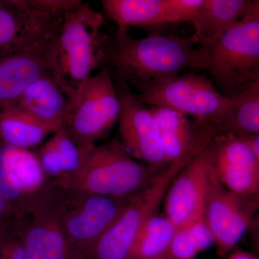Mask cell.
I'll return each instance as SVG.
<instances>
[{
    "instance_id": "1",
    "label": "cell",
    "mask_w": 259,
    "mask_h": 259,
    "mask_svg": "<svg viewBox=\"0 0 259 259\" xmlns=\"http://www.w3.org/2000/svg\"><path fill=\"white\" fill-rule=\"evenodd\" d=\"M106 60L121 79L143 94L177 77L184 70L204 69L205 51L191 38L158 34L134 38L126 31L117 32L109 44Z\"/></svg>"
},
{
    "instance_id": "2",
    "label": "cell",
    "mask_w": 259,
    "mask_h": 259,
    "mask_svg": "<svg viewBox=\"0 0 259 259\" xmlns=\"http://www.w3.org/2000/svg\"><path fill=\"white\" fill-rule=\"evenodd\" d=\"M104 25L102 13L81 2L63 16L51 40V74L69 99L71 112L94 71L106 60Z\"/></svg>"
},
{
    "instance_id": "3",
    "label": "cell",
    "mask_w": 259,
    "mask_h": 259,
    "mask_svg": "<svg viewBox=\"0 0 259 259\" xmlns=\"http://www.w3.org/2000/svg\"><path fill=\"white\" fill-rule=\"evenodd\" d=\"M81 156L77 170L52 179L53 185L61 190L125 198L142 190L157 175L117 143L95 146Z\"/></svg>"
},
{
    "instance_id": "4",
    "label": "cell",
    "mask_w": 259,
    "mask_h": 259,
    "mask_svg": "<svg viewBox=\"0 0 259 259\" xmlns=\"http://www.w3.org/2000/svg\"><path fill=\"white\" fill-rule=\"evenodd\" d=\"M191 160L167 165L142 190L131 196L125 208L84 259H131L144 227L164 200L170 185Z\"/></svg>"
},
{
    "instance_id": "5",
    "label": "cell",
    "mask_w": 259,
    "mask_h": 259,
    "mask_svg": "<svg viewBox=\"0 0 259 259\" xmlns=\"http://www.w3.org/2000/svg\"><path fill=\"white\" fill-rule=\"evenodd\" d=\"M204 47L205 68L229 96L259 79V24L241 20L216 41Z\"/></svg>"
},
{
    "instance_id": "6",
    "label": "cell",
    "mask_w": 259,
    "mask_h": 259,
    "mask_svg": "<svg viewBox=\"0 0 259 259\" xmlns=\"http://www.w3.org/2000/svg\"><path fill=\"white\" fill-rule=\"evenodd\" d=\"M129 197H106L56 187L53 202L61 226L83 259L119 217Z\"/></svg>"
},
{
    "instance_id": "7",
    "label": "cell",
    "mask_w": 259,
    "mask_h": 259,
    "mask_svg": "<svg viewBox=\"0 0 259 259\" xmlns=\"http://www.w3.org/2000/svg\"><path fill=\"white\" fill-rule=\"evenodd\" d=\"M56 190L37 153L26 148L0 145V194L18 218L49 203Z\"/></svg>"
},
{
    "instance_id": "8",
    "label": "cell",
    "mask_w": 259,
    "mask_h": 259,
    "mask_svg": "<svg viewBox=\"0 0 259 259\" xmlns=\"http://www.w3.org/2000/svg\"><path fill=\"white\" fill-rule=\"evenodd\" d=\"M153 107H165L192 116L199 122L214 124L227 131V97L202 75H179L138 97Z\"/></svg>"
},
{
    "instance_id": "9",
    "label": "cell",
    "mask_w": 259,
    "mask_h": 259,
    "mask_svg": "<svg viewBox=\"0 0 259 259\" xmlns=\"http://www.w3.org/2000/svg\"><path fill=\"white\" fill-rule=\"evenodd\" d=\"M120 111V97L110 71L101 69L87 83L65 128L83 154L107 136L119 120Z\"/></svg>"
},
{
    "instance_id": "10",
    "label": "cell",
    "mask_w": 259,
    "mask_h": 259,
    "mask_svg": "<svg viewBox=\"0 0 259 259\" xmlns=\"http://www.w3.org/2000/svg\"><path fill=\"white\" fill-rule=\"evenodd\" d=\"M64 15L45 0H0V56L50 42Z\"/></svg>"
},
{
    "instance_id": "11",
    "label": "cell",
    "mask_w": 259,
    "mask_h": 259,
    "mask_svg": "<svg viewBox=\"0 0 259 259\" xmlns=\"http://www.w3.org/2000/svg\"><path fill=\"white\" fill-rule=\"evenodd\" d=\"M258 202L259 196L240 197L227 190L212 167L204 219L221 256L230 254L248 232Z\"/></svg>"
},
{
    "instance_id": "12",
    "label": "cell",
    "mask_w": 259,
    "mask_h": 259,
    "mask_svg": "<svg viewBox=\"0 0 259 259\" xmlns=\"http://www.w3.org/2000/svg\"><path fill=\"white\" fill-rule=\"evenodd\" d=\"M212 172L209 144L172 182L165 196L164 215L177 228L204 217Z\"/></svg>"
},
{
    "instance_id": "13",
    "label": "cell",
    "mask_w": 259,
    "mask_h": 259,
    "mask_svg": "<svg viewBox=\"0 0 259 259\" xmlns=\"http://www.w3.org/2000/svg\"><path fill=\"white\" fill-rule=\"evenodd\" d=\"M210 146L213 170L223 187L240 197H258L259 163L250 145L239 134L226 131Z\"/></svg>"
},
{
    "instance_id": "14",
    "label": "cell",
    "mask_w": 259,
    "mask_h": 259,
    "mask_svg": "<svg viewBox=\"0 0 259 259\" xmlns=\"http://www.w3.org/2000/svg\"><path fill=\"white\" fill-rule=\"evenodd\" d=\"M121 147L129 156L156 169L166 164L161 136L153 112L129 92L119 94Z\"/></svg>"
},
{
    "instance_id": "15",
    "label": "cell",
    "mask_w": 259,
    "mask_h": 259,
    "mask_svg": "<svg viewBox=\"0 0 259 259\" xmlns=\"http://www.w3.org/2000/svg\"><path fill=\"white\" fill-rule=\"evenodd\" d=\"M151 110L157 122L167 165L193 159L224 131L221 126L202 122L196 131L184 114L165 107H152Z\"/></svg>"
},
{
    "instance_id": "16",
    "label": "cell",
    "mask_w": 259,
    "mask_h": 259,
    "mask_svg": "<svg viewBox=\"0 0 259 259\" xmlns=\"http://www.w3.org/2000/svg\"><path fill=\"white\" fill-rule=\"evenodd\" d=\"M53 201L20 220L19 241L32 259H83L65 235Z\"/></svg>"
},
{
    "instance_id": "17",
    "label": "cell",
    "mask_w": 259,
    "mask_h": 259,
    "mask_svg": "<svg viewBox=\"0 0 259 259\" xmlns=\"http://www.w3.org/2000/svg\"><path fill=\"white\" fill-rule=\"evenodd\" d=\"M51 42L0 56V109L18 103L32 83L51 74Z\"/></svg>"
},
{
    "instance_id": "18",
    "label": "cell",
    "mask_w": 259,
    "mask_h": 259,
    "mask_svg": "<svg viewBox=\"0 0 259 259\" xmlns=\"http://www.w3.org/2000/svg\"><path fill=\"white\" fill-rule=\"evenodd\" d=\"M17 105L56 132L65 127L71 114L69 99L51 74L32 83Z\"/></svg>"
},
{
    "instance_id": "19",
    "label": "cell",
    "mask_w": 259,
    "mask_h": 259,
    "mask_svg": "<svg viewBox=\"0 0 259 259\" xmlns=\"http://www.w3.org/2000/svg\"><path fill=\"white\" fill-rule=\"evenodd\" d=\"M251 0H203L192 20L194 32L191 40L207 47L244 16Z\"/></svg>"
},
{
    "instance_id": "20",
    "label": "cell",
    "mask_w": 259,
    "mask_h": 259,
    "mask_svg": "<svg viewBox=\"0 0 259 259\" xmlns=\"http://www.w3.org/2000/svg\"><path fill=\"white\" fill-rule=\"evenodd\" d=\"M56 131L15 104L0 109V137L15 147H34Z\"/></svg>"
},
{
    "instance_id": "21",
    "label": "cell",
    "mask_w": 259,
    "mask_h": 259,
    "mask_svg": "<svg viewBox=\"0 0 259 259\" xmlns=\"http://www.w3.org/2000/svg\"><path fill=\"white\" fill-rule=\"evenodd\" d=\"M102 5L119 33L127 31L129 27L165 24V0H104Z\"/></svg>"
},
{
    "instance_id": "22",
    "label": "cell",
    "mask_w": 259,
    "mask_h": 259,
    "mask_svg": "<svg viewBox=\"0 0 259 259\" xmlns=\"http://www.w3.org/2000/svg\"><path fill=\"white\" fill-rule=\"evenodd\" d=\"M42 169L51 180L77 170L82 156L66 128L59 130L37 153Z\"/></svg>"
},
{
    "instance_id": "23",
    "label": "cell",
    "mask_w": 259,
    "mask_h": 259,
    "mask_svg": "<svg viewBox=\"0 0 259 259\" xmlns=\"http://www.w3.org/2000/svg\"><path fill=\"white\" fill-rule=\"evenodd\" d=\"M227 131L259 135V79L227 96Z\"/></svg>"
},
{
    "instance_id": "24",
    "label": "cell",
    "mask_w": 259,
    "mask_h": 259,
    "mask_svg": "<svg viewBox=\"0 0 259 259\" xmlns=\"http://www.w3.org/2000/svg\"><path fill=\"white\" fill-rule=\"evenodd\" d=\"M177 228L165 215L156 214L140 235L131 259H159L168 256Z\"/></svg>"
},
{
    "instance_id": "25",
    "label": "cell",
    "mask_w": 259,
    "mask_h": 259,
    "mask_svg": "<svg viewBox=\"0 0 259 259\" xmlns=\"http://www.w3.org/2000/svg\"><path fill=\"white\" fill-rule=\"evenodd\" d=\"M214 240L204 217L177 228L172 241L169 259H195L207 250Z\"/></svg>"
},
{
    "instance_id": "26",
    "label": "cell",
    "mask_w": 259,
    "mask_h": 259,
    "mask_svg": "<svg viewBox=\"0 0 259 259\" xmlns=\"http://www.w3.org/2000/svg\"><path fill=\"white\" fill-rule=\"evenodd\" d=\"M203 0H165V23L192 21Z\"/></svg>"
},
{
    "instance_id": "27",
    "label": "cell",
    "mask_w": 259,
    "mask_h": 259,
    "mask_svg": "<svg viewBox=\"0 0 259 259\" xmlns=\"http://www.w3.org/2000/svg\"><path fill=\"white\" fill-rule=\"evenodd\" d=\"M0 259H32L21 242L5 238L0 245Z\"/></svg>"
},
{
    "instance_id": "28",
    "label": "cell",
    "mask_w": 259,
    "mask_h": 259,
    "mask_svg": "<svg viewBox=\"0 0 259 259\" xmlns=\"http://www.w3.org/2000/svg\"><path fill=\"white\" fill-rule=\"evenodd\" d=\"M11 217H15L19 220L14 209L0 194V239L5 238V236H7L9 226L8 223Z\"/></svg>"
},
{
    "instance_id": "29",
    "label": "cell",
    "mask_w": 259,
    "mask_h": 259,
    "mask_svg": "<svg viewBox=\"0 0 259 259\" xmlns=\"http://www.w3.org/2000/svg\"><path fill=\"white\" fill-rule=\"evenodd\" d=\"M250 237V243L254 250V254L259 257V202L258 207L250 221L248 230Z\"/></svg>"
},
{
    "instance_id": "30",
    "label": "cell",
    "mask_w": 259,
    "mask_h": 259,
    "mask_svg": "<svg viewBox=\"0 0 259 259\" xmlns=\"http://www.w3.org/2000/svg\"><path fill=\"white\" fill-rule=\"evenodd\" d=\"M241 20H253L259 24V0H251L249 8Z\"/></svg>"
},
{
    "instance_id": "31",
    "label": "cell",
    "mask_w": 259,
    "mask_h": 259,
    "mask_svg": "<svg viewBox=\"0 0 259 259\" xmlns=\"http://www.w3.org/2000/svg\"><path fill=\"white\" fill-rule=\"evenodd\" d=\"M236 134H239L250 145L259 163V135L238 134V133Z\"/></svg>"
},
{
    "instance_id": "32",
    "label": "cell",
    "mask_w": 259,
    "mask_h": 259,
    "mask_svg": "<svg viewBox=\"0 0 259 259\" xmlns=\"http://www.w3.org/2000/svg\"><path fill=\"white\" fill-rule=\"evenodd\" d=\"M227 259H259L258 255L243 250H233Z\"/></svg>"
},
{
    "instance_id": "33",
    "label": "cell",
    "mask_w": 259,
    "mask_h": 259,
    "mask_svg": "<svg viewBox=\"0 0 259 259\" xmlns=\"http://www.w3.org/2000/svg\"><path fill=\"white\" fill-rule=\"evenodd\" d=\"M159 259H169L168 256L163 257V258H159Z\"/></svg>"
},
{
    "instance_id": "34",
    "label": "cell",
    "mask_w": 259,
    "mask_h": 259,
    "mask_svg": "<svg viewBox=\"0 0 259 259\" xmlns=\"http://www.w3.org/2000/svg\"><path fill=\"white\" fill-rule=\"evenodd\" d=\"M1 243H2V242H1ZM1 243H0V245H1Z\"/></svg>"
}]
</instances>
